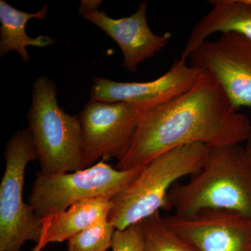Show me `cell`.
<instances>
[{
    "label": "cell",
    "mask_w": 251,
    "mask_h": 251,
    "mask_svg": "<svg viewBox=\"0 0 251 251\" xmlns=\"http://www.w3.org/2000/svg\"><path fill=\"white\" fill-rule=\"evenodd\" d=\"M251 133L249 117L238 112L212 75L203 72L187 92L142 112L130 148L115 168H143L162 153L191 144L239 145Z\"/></svg>",
    "instance_id": "6da1fadb"
},
{
    "label": "cell",
    "mask_w": 251,
    "mask_h": 251,
    "mask_svg": "<svg viewBox=\"0 0 251 251\" xmlns=\"http://www.w3.org/2000/svg\"><path fill=\"white\" fill-rule=\"evenodd\" d=\"M186 184L173 185L168 211L190 216L208 209L235 211L251 218V172L245 148L209 147L201 169Z\"/></svg>",
    "instance_id": "7a4b0ae2"
},
{
    "label": "cell",
    "mask_w": 251,
    "mask_h": 251,
    "mask_svg": "<svg viewBox=\"0 0 251 251\" xmlns=\"http://www.w3.org/2000/svg\"><path fill=\"white\" fill-rule=\"evenodd\" d=\"M209 147L196 143L167 151L143 167L138 176L111 199L108 221L125 229L155 213L168 211V196L173 185L201 169Z\"/></svg>",
    "instance_id": "3957f363"
},
{
    "label": "cell",
    "mask_w": 251,
    "mask_h": 251,
    "mask_svg": "<svg viewBox=\"0 0 251 251\" xmlns=\"http://www.w3.org/2000/svg\"><path fill=\"white\" fill-rule=\"evenodd\" d=\"M28 129L41 174L51 176L85 169L79 117L59 105L53 81L39 77L33 84Z\"/></svg>",
    "instance_id": "277c9868"
},
{
    "label": "cell",
    "mask_w": 251,
    "mask_h": 251,
    "mask_svg": "<svg viewBox=\"0 0 251 251\" xmlns=\"http://www.w3.org/2000/svg\"><path fill=\"white\" fill-rule=\"evenodd\" d=\"M6 168L0 185V251H21L28 241L39 244L42 221L23 201L28 163L37 160L28 128L18 130L6 143Z\"/></svg>",
    "instance_id": "5b68a950"
},
{
    "label": "cell",
    "mask_w": 251,
    "mask_h": 251,
    "mask_svg": "<svg viewBox=\"0 0 251 251\" xmlns=\"http://www.w3.org/2000/svg\"><path fill=\"white\" fill-rule=\"evenodd\" d=\"M142 168L120 171L100 161L74 173L46 176L36 173L28 204L40 219L94 199L111 200L138 176Z\"/></svg>",
    "instance_id": "8992f818"
},
{
    "label": "cell",
    "mask_w": 251,
    "mask_h": 251,
    "mask_svg": "<svg viewBox=\"0 0 251 251\" xmlns=\"http://www.w3.org/2000/svg\"><path fill=\"white\" fill-rule=\"evenodd\" d=\"M143 112L125 102L90 100L78 115L84 168L116 158L121 161L131 144Z\"/></svg>",
    "instance_id": "52a82bcc"
},
{
    "label": "cell",
    "mask_w": 251,
    "mask_h": 251,
    "mask_svg": "<svg viewBox=\"0 0 251 251\" xmlns=\"http://www.w3.org/2000/svg\"><path fill=\"white\" fill-rule=\"evenodd\" d=\"M191 67L212 75L234 108H251V39L237 32L222 33L203 41L188 57Z\"/></svg>",
    "instance_id": "ba28073f"
},
{
    "label": "cell",
    "mask_w": 251,
    "mask_h": 251,
    "mask_svg": "<svg viewBox=\"0 0 251 251\" xmlns=\"http://www.w3.org/2000/svg\"><path fill=\"white\" fill-rule=\"evenodd\" d=\"M167 224L195 251H251V218L208 209L194 215L166 216Z\"/></svg>",
    "instance_id": "9c48e42d"
},
{
    "label": "cell",
    "mask_w": 251,
    "mask_h": 251,
    "mask_svg": "<svg viewBox=\"0 0 251 251\" xmlns=\"http://www.w3.org/2000/svg\"><path fill=\"white\" fill-rule=\"evenodd\" d=\"M101 3L100 0H82L78 14L117 43L123 53V66L128 72H136L141 63L161 51L171 40L169 31L156 35L149 27L146 16L148 1L140 2L131 16L118 19L100 11Z\"/></svg>",
    "instance_id": "30bf717a"
},
{
    "label": "cell",
    "mask_w": 251,
    "mask_h": 251,
    "mask_svg": "<svg viewBox=\"0 0 251 251\" xmlns=\"http://www.w3.org/2000/svg\"><path fill=\"white\" fill-rule=\"evenodd\" d=\"M187 62L176 59L166 74L148 82H117L96 77L91 89V100L125 102L142 111L153 108L187 92L199 80L203 72Z\"/></svg>",
    "instance_id": "8fae6325"
},
{
    "label": "cell",
    "mask_w": 251,
    "mask_h": 251,
    "mask_svg": "<svg viewBox=\"0 0 251 251\" xmlns=\"http://www.w3.org/2000/svg\"><path fill=\"white\" fill-rule=\"evenodd\" d=\"M212 9L194 26L180 59L187 62L191 52L214 33L237 32L251 39V6L244 0H214Z\"/></svg>",
    "instance_id": "7c38bea8"
},
{
    "label": "cell",
    "mask_w": 251,
    "mask_h": 251,
    "mask_svg": "<svg viewBox=\"0 0 251 251\" xmlns=\"http://www.w3.org/2000/svg\"><path fill=\"white\" fill-rule=\"evenodd\" d=\"M111 200L94 198L75 203L67 210L41 219L44 228L41 242L44 247L50 243L68 241L74 236L108 219Z\"/></svg>",
    "instance_id": "4fadbf2b"
},
{
    "label": "cell",
    "mask_w": 251,
    "mask_h": 251,
    "mask_svg": "<svg viewBox=\"0 0 251 251\" xmlns=\"http://www.w3.org/2000/svg\"><path fill=\"white\" fill-rule=\"evenodd\" d=\"M49 7L44 5L42 9L34 14L23 12L1 0L0 1V56L4 57L11 51H16L25 62L29 61L27 47L46 48L52 45L54 40L48 36L31 38L26 34V25L29 20L36 18L45 20Z\"/></svg>",
    "instance_id": "5bb4252c"
},
{
    "label": "cell",
    "mask_w": 251,
    "mask_h": 251,
    "mask_svg": "<svg viewBox=\"0 0 251 251\" xmlns=\"http://www.w3.org/2000/svg\"><path fill=\"white\" fill-rule=\"evenodd\" d=\"M144 251H195L167 224L160 211L141 221Z\"/></svg>",
    "instance_id": "9a60e30c"
},
{
    "label": "cell",
    "mask_w": 251,
    "mask_h": 251,
    "mask_svg": "<svg viewBox=\"0 0 251 251\" xmlns=\"http://www.w3.org/2000/svg\"><path fill=\"white\" fill-rule=\"evenodd\" d=\"M115 227L108 219L68 240L67 251H107L111 248Z\"/></svg>",
    "instance_id": "2e32d148"
},
{
    "label": "cell",
    "mask_w": 251,
    "mask_h": 251,
    "mask_svg": "<svg viewBox=\"0 0 251 251\" xmlns=\"http://www.w3.org/2000/svg\"><path fill=\"white\" fill-rule=\"evenodd\" d=\"M111 249L112 251H144L141 221L125 229H115Z\"/></svg>",
    "instance_id": "e0dca14e"
},
{
    "label": "cell",
    "mask_w": 251,
    "mask_h": 251,
    "mask_svg": "<svg viewBox=\"0 0 251 251\" xmlns=\"http://www.w3.org/2000/svg\"><path fill=\"white\" fill-rule=\"evenodd\" d=\"M245 150L246 151H247L248 161H249V166H250L251 172V133L247 140V145H246Z\"/></svg>",
    "instance_id": "ac0fdd59"
},
{
    "label": "cell",
    "mask_w": 251,
    "mask_h": 251,
    "mask_svg": "<svg viewBox=\"0 0 251 251\" xmlns=\"http://www.w3.org/2000/svg\"><path fill=\"white\" fill-rule=\"evenodd\" d=\"M44 248H45V247H44L41 243H39V244H36L35 247L33 248L31 251H41Z\"/></svg>",
    "instance_id": "d6986e66"
},
{
    "label": "cell",
    "mask_w": 251,
    "mask_h": 251,
    "mask_svg": "<svg viewBox=\"0 0 251 251\" xmlns=\"http://www.w3.org/2000/svg\"><path fill=\"white\" fill-rule=\"evenodd\" d=\"M247 4L251 5V0H244Z\"/></svg>",
    "instance_id": "ffe728a7"
}]
</instances>
